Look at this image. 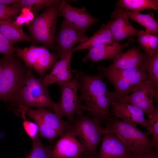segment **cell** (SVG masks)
I'll use <instances>...</instances> for the list:
<instances>
[{
    "instance_id": "12",
    "label": "cell",
    "mask_w": 158,
    "mask_h": 158,
    "mask_svg": "<svg viewBox=\"0 0 158 158\" xmlns=\"http://www.w3.org/2000/svg\"><path fill=\"white\" fill-rule=\"evenodd\" d=\"M113 20L108 21V25L113 37L114 42H119L126 38L138 36L141 30L135 28L129 22L123 8H116L111 14Z\"/></svg>"
},
{
    "instance_id": "28",
    "label": "cell",
    "mask_w": 158,
    "mask_h": 158,
    "mask_svg": "<svg viewBox=\"0 0 158 158\" xmlns=\"http://www.w3.org/2000/svg\"><path fill=\"white\" fill-rule=\"evenodd\" d=\"M29 116L37 125L39 129V134L40 136L51 141L61 135L57 131L50 127L40 118L34 115Z\"/></svg>"
},
{
    "instance_id": "13",
    "label": "cell",
    "mask_w": 158,
    "mask_h": 158,
    "mask_svg": "<svg viewBox=\"0 0 158 158\" xmlns=\"http://www.w3.org/2000/svg\"><path fill=\"white\" fill-rule=\"evenodd\" d=\"M86 150L72 133L66 131L56 142L52 151L54 158H80Z\"/></svg>"
},
{
    "instance_id": "8",
    "label": "cell",
    "mask_w": 158,
    "mask_h": 158,
    "mask_svg": "<svg viewBox=\"0 0 158 158\" xmlns=\"http://www.w3.org/2000/svg\"><path fill=\"white\" fill-rule=\"evenodd\" d=\"M14 51L26 67L33 69L41 78H44L46 71L57 62V56L44 46L33 44L23 49L14 47Z\"/></svg>"
},
{
    "instance_id": "14",
    "label": "cell",
    "mask_w": 158,
    "mask_h": 158,
    "mask_svg": "<svg viewBox=\"0 0 158 158\" xmlns=\"http://www.w3.org/2000/svg\"><path fill=\"white\" fill-rule=\"evenodd\" d=\"M133 40V38L130 37L123 44L114 42L101 44L89 50L82 60L84 62L90 60L93 64L104 60H109L114 62L116 57L122 52L123 50L128 47Z\"/></svg>"
},
{
    "instance_id": "15",
    "label": "cell",
    "mask_w": 158,
    "mask_h": 158,
    "mask_svg": "<svg viewBox=\"0 0 158 158\" xmlns=\"http://www.w3.org/2000/svg\"><path fill=\"white\" fill-rule=\"evenodd\" d=\"M102 140L97 158H130L133 154L121 139L113 133H104Z\"/></svg>"
},
{
    "instance_id": "35",
    "label": "cell",
    "mask_w": 158,
    "mask_h": 158,
    "mask_svg": "<svg viewBox=\"0 0 158 158\" xmlns=\"http://www.w3.org/2000/svg\"><path fill=\"white\" fill-rule=\"evenodd\" d=\"M130 158H158V153L154 150L145 153H133Z\"/></svg>"
},
{
    "instance_id": "29",
    "label": "cell",
    "mask_w": 158,
    "mask_h": 158,
    "mask_svg": "<svg viewBox=\"0 0 158 158\" xmlns=\"http://www.w3.org/2000/svg\"><path fill=\"white\" fill-rule=\"evenodd\" d=\"M22 8L18 6L0 3V20L15 19L20 14Z\"/></svg>"
},
{
    "instance_id": "3",
    "label": "cell",
    "mask_w": 158,
    "mask_h": 158,
    "mask_svg": "<svg viewBox=\"0 0 158 158\" xmlns=\"http://www.w3.org/2000/svg\"><path fill=\"white\" fill-rule=\"evenodd\" d=\"M137 124L132 122L121 121L112 117L107 122L104 133H113L118 137L133 153L149 152L154 150L150 133L140 130Z\"/></svg>"
},
{
    "instance_id": "20",
    "label": "cell",
    "mask_w": 158,
    "mask_h": 158,
    "mask_svg": "<svg viewBox=\"0 0 158 158\" xmlns=\"http://www.w3.org/2000/svg\"><path fill=\"white\" fill-rule=\"evenodd\" d=\"M150 78L144 69H142L132 75L109 81L113 85L114 93L119 100L130 93L134 88L144 80Z\"/></svg>"
},
{
    "instance_id": "7",
    "label": "cell",
    "mask_w": 158,
    "mask_h": 158,
    "mask_svg": "<svg viewBox=\"0 0 158 158\" xmlns=\"http://www.w3.org/2000/svg\"><path fill=\"white\" fill-rule=\"evenodd\" d=\"M75 77L66 82L59 84L61 92L60 102L57 103L56 114L61 117L66 116L68 120L72 122L75 116L83 114L87 108L82 102L78 95L79 90L78 76L73 70Z\"/></svg>"
},
{
    "instance_id": "6",
    "label": "cell",
    "mask_w": 158,
    "mask_h": 158,
    "mask_svg": "<svg viewBox=\"0 0 158 158\" xmlns=\"http://www.w3.org/2000/svg\"><path fill=\"white\" fill-rule=\"evenodd\" d=\"M58 11L57 4L46 8L26 25L31 41L42 44L47 48H55V35Z\"/></svg>"
},
{
    "instance_id": "36",
    "label": "cell",
    "mask_w": 158,
    "mask_h": 158,
    "mask_svg": "<svg viewBox=\"0 0 158 158\" xmlns=\"http://www.w3.org/2000/svg\"><path fill=\"white\" fill-rule=\"evenodd\" d=\"M17 0H0V3L8 5H14L16 2Z\"/></svg>"
},
{
    "instance_id": "2",
    "label": "cell",
    "mask_w": 158,
    "mask_h": 158,
    "mask_svg": "<svg viewBox=\"0 0 158 158\" xmlns=\"http://www.w3.org/2000/svg\"><path fill=\"white\" fill-rule=\"evenodd\" d=\"M43 78H36L28 69L20 87L11 102L13 105L44 108L56 113L57 103L51 99Z\"/></svg>"
},
{
    "instance_id": "5",
    "label": "cell",
    "mask_w": 158,
    "mask_h": 158,
    "mask_svg": "<svg viewBox=\"0 0 158 158\" xmlns=\"http://www.w3.org/2000/svg\"><path fill=\"white\" fill-rule=\"evenodd\" d=\"M76 115L66 131L74 134L84 146L86 152L97 158V148L104 133V128L101 126L103 121L99 118H90L83 114Z\"/></svg>"
},
{
    "instance_id": "22",
    "label": "cell",
    "mask_w": 158,
    "mask_h": 158,
    "mask_svg": "<svg viewBox=\"0 0 158 158\" xmlns=\"http://www.w3.org/2000/svg\"><path fill=\"white\" fill-rule=\"evenodd\" d=\"M0 31L13 44L18 42L31 41L30 37L12 19L0 20Z\"/></svg>"
},
{
    "instance_id": "27",
    "label": "cell",
    "mask_w": 158,
    "mask_h": 158,
    "mask_svg": "<svg viewBox=\"0 0 158 158\" xmlns=\"http://www.w3.org/2000/svg\"><path fill=\"white\" fill-rule=\"evenodd\" d=\"M145 68L150 79L158 88V51L151 56H147Z\"/></svg>"
},
{
    "instance_id": "30",
    "label": "cell",
    "mask_w": 158,
    "mask_h": 158,
    "mask_svg": "<svg viewBox=\"0 0 158 158\" xmlns=\"http://www.w3.org/2000/svg\"><path fill=\"white\" fill-rule=\"evenodd\" d=\"M18 111L20 112L21 116L24 120L23 125L24 130L32 140L35 141L37 135L39 133L38 126L36 123L27 120L25 118V114L24 111L18 109Z\"/></svg>"
},
{
    "instance_id": "1",
    "label": "cell",
    "mask_w": 158,
    "mask_h": 158,
    "mask_svg": "<svg viewBox=\"0 0 158 158\" xmlns=\"http://www.w3.org/2000/svg\"><path fill=\"white\" fill-rule=\"evenodd\" d=\"M74 71L78 76L80 98L85 102L88 114L107 122L112 117L109 109L112 104L119 100L117 97L108 89L99 73L91 75L80 70Z\"/></svg>"
},
{
    "instance_id": "31",
    "label": "cell",
    "mask_w": 158,
    "mask_h": 158,
    "mask_svg": "<svg viewBox=\"0 0 158 158\" xmlns=\"http://www.w3.org/2000/svg\"><path fill=\"white\" fill-rule=\"evenodd\" d=\"M150 125L151 132V134L152 135L151 142L153 147H158V108L155 107L152 117L147 120Z\"/></svg>"
},
{
    "instance_id": "16",
    "label": "cell",
    "mask_w": 158,
    "mask_h": 158,
    "mask_svg": "<svg viewBox=\"0 0 158 158\" xmlns=\"http://www.w3.org/2000/svg\"><path fill=\"white\" fill-rule=\"evenodd\" d=\"M111 107L112 114L121 118L123 121L133 122L142 126L151 134V127L147 120L145 119L144 113L141 110L121 99L113 103Z\"/></svg>"
},
{
    "instance_id": "33",
    "label": "cell",
    "mask_w": 158,
    "mask_h": 158,
    "mask_svg": "<svg viewBox=\"0 0 158 158\" xmlns=\"http://www.w3.org/2000/svg\"><path fill=\"white\" fill-rule=\"evenodd\" d=\"M150 34L146 32L143 30H141L138 36L137 40L140 47L145 52V54L147 55L148 53L149 40Z\"/></svg>"
},
{
    "instance_id": "4",
    "label": "cell",
    "mask_w": 158,
    "mask_h": 158,
    "mask_svg": "<svg viewBox=\"0 0 158 158\" xmlns=\"http://www.w3.org/2000/svg\"><path fill=\"white\" fill-rule=\"evenodd\" d=\"M14 53L0 59V100L12 101L28 69Z\"/></svg>"
},
{
    "instance_id": "11",
    "label": "cell",
    "mask_w": 158,
    "mask_h": 158,
    "mask_svg": "<svg viewBox=\"0 0 158 158\" xmlns=\"http://www.w3.org/2000/svg\"><path fill=\"white\" fill-rule=\"evenodd\" d=\"M89 38L85 33L75 29L64 19L56 39L58 57L62 58L71 50L74 45L84 42Z\"/></svg>"
},
{
    "instance_id": "17",
    "label": "cell",
    "mask_w": 158,
    "mask_h": 158,
    "mask_svg": "<svg viewBox=\"0 0 158 158\" xmlns=\"http://www.w3.org/2000/svg\"><path fill=\"white\" fill-rule=\"evenodd\" d=\"M19 108L23 110L28 116L32 115L37 116L47 125L54 129L63 135L66 132V128L71 121H64L60 116L47 109L40 108L33 109L26 107L19 106Z\"/></svg>"
},
{
    "instance_id": "25",
    "label": "cell",
    "mask_w": 158,
    "mask_h": 158,
    "mask_svg": "<svg viewBox=\"0 0 158 158\" xmlns=\"http://www.w3.org/2000/svg\"><path fill=\"white\" fill-rule=\"evenodd\" d=\"M60 0H17L13 6L20 7L22 9L27 8L34 13H37L42 9L61 1Z\"/></svg>"
},
{
    "instance_id": "9",
    "label": "cell",
    "mask_w": 158,
    "mask_h": 158,
    "mask_svg": "<svg viewBox=\"0 0 158 158\" xmlns=\"http://www.w3.org/2000/svg\"><path fill=\"white\" fill-rule=\"evenodd\" d=\"M154 97L157 102L158 88L154 82L148 78L138 85L129 95H127L120 99L139 108L150 118L152 116L155 107Z\"/></svg>"
},
{
    "instance_id": "21",
    "label": "cell",
    "mask_w": 158,
    "mask_h": 158,
    "mask_svg": "<svg viewBox=\"0 0 158 158\" xmlns=\"http://www.w3.org/2000/svg\"><path fill=\"white\" fill-rule=\"evenodd\" d=\"M109 42H114L109 28L107 24H103L99 29L92 36L89 37L86 42L80 43L73 48L72 52L84 49L89 50L101 44Z\"/></svg>"
},
{
    "instance_id": "34",
    "label": "cell",
    "mask_w": 158,
    "mask_h": 158,
    "mask_svg": "<svg viewBox=\"0 0 158 158\" xmlns=\"http://www.w3.org/2000/svg\"><path fill=\"white\" fill-rule=\"evenodd\" d=\"M158 51V36L157 35L150 34L149 40L148 53L150 56Z\"/></svg>"
},
{
    "instance_id": "24",
    "label": "cell",
    "mask_w": 158,
    "mask_h": 158,
    "mask_svg": "<svg viewBox=\"0 0 158 158\" xmlns=\"http://www.w3.org/2000/svg\"><path fill=\"white\" fill-rule=\"evenodd\" d=\"M116 8H125L134 12L152 9L158 10V0H120Z\"/></svg>"
},
{
    "instance_id": "10",
    "label": "cell",
    "mask_w": 158,
    "mask_h": 158,
    "mask_svg": "<svg viewBox=\"0 0 158 158\" xmlns=\"http://www.w3.org/2000/svg\"><path fill=\"white\" fill-rule=\"evenodd\" d=\"M59 16L63 17L70 25L78 30L85 33L99 19L90 14L84 7L77 8L71 6L66 0L57 4Z\"/></svg>"
},
{
    "instance_id": "32",
    "label": "cell",
    "mask_w": 158,
    "mask_h": 158,
    "mask_svg": "<svg viewBox=\"0 0 158 158\" xmlns=\"http://www.w3.org/2000/svg\"><path fill=\"white\" fill-rule=\"evenodd\" d=\"M13 44L0 31V54H10L14 52Z\"/></svg>"
},
{
    "instance_id": "23",
    "label": "cell",
    "mask_w": 158,
    "mask_h": 158,
    "mask_svg": "<svg viewBox=\"0 0 158 158\" xmlns=\"http://www.w3.org/2000/svg\"><path fill=\"white\" fill-rule=\"evenodd\" d=\"M128 18L131 19L144 27L145 31L152 35H157L158 22L154 18V14L149 13L148 14H142L139 12L131 11L123 8Z\"/></svg>"
},
{
    "instance_id": "38",
    "label": "cell",
    "mask_w": 158,
    "mask_h": 158,
    "mask_svg": "<svg viewBox=\"0 0 158 158\" xmlns=\"http://www.w3.org/2000/svg\"></svg>"
},
{
    "instance_id": "37",
    "label": "cell",
    "mask_w": 158,
    "mask_h": 158,
    "mask_svg": "<svg viewBox=\"0 0 158 158\" xmlns=\"http://www.w3.org/2000/svg\"><path fill=\"white\" fill-rule=\"evenodd\" d=\"M1 67H0V72H1Z\"/></svg>"
},
{
    "instance_id": "19",
    "label": "cell",
    "mask_w": 158,
    "mask_h": 158,
    "mask_svg": "<svg viewBox=\"0 0 158 158\" xmlns=\"http://www.w3.org/2000/svg\"><path fill=\"white\" fill-rule=\"evenodd\" d=\"M147 58V56L145 53L141 52L137 48L133 47L119 54L109 66L118 69L145 68Z\"/></svg>"
},
{
    "instance_id": "26",
    "label": "cell",
    "mask_w": 158,
    "mask_h": 158,
    "mask_svg": "<svg viewBox=\"0 0 158 158\" xmlns=\"http://www.w3.org/2000/svg\"><path fill=\"white\" fill-rule=\"evenodd\" d=\"M52 151L42 144L39 133L34 141L33 147L29 154L26 158H51Z\"/></svg>"
},
{
    "instance_id": "18",
    "label": "cell",
    "mask_w": 158,
    "mask_h": 158,
    "mask_svg": "<svg viewBox=\"0 0 158 158\" xmlns=\"http://www.w3.org/2000/svg\"><path fill=\"white\" fill-rule=\"evenodd\" d=\"M73 52L71 50L53 66L50 73L43 78L48 86L57 83L58 85L68 81L73 77L71 63Z\"/></svg>"
}]
</instances>
